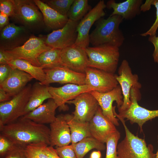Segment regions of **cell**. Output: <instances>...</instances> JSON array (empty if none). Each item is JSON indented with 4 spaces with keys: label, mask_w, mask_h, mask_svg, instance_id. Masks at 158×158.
I'll use <instances>...</instances> for the list:
<instances>
[{
    "label": "cell",
    "mask_w": 158,
    "mask_h": 158,
    "mask_svg": "<svg viewBox=\"0 0 158 158\" xmlns=\"http://www.w3.org/2000/svg\"><path fill=\"white\" fill-rule=\"evenodd\" d=\"M142 2V0H127L116 3L114 0H110L106 4V8L113 9L110 15H117L123 19L130 20L140 14Z\"/></svg>",
    "instance_id": "22"
},
{
    "label": "cell",
    "mask_w": 158,
    "mask_h": 158,
    "mask_svg": "<svg viewBox=\"0 0 158 158\" xmlns=\"http://www.w3.org/2000/svg\"><path fill=\"white\" fill-rule=\"evenodd\" d=\"M120 138V133L117 130L106 139V153L105 158H118L117 147Z\"/></svg>",
    "instance_id": "33"
},
{
    "label": "cell",
    "mask_w": 158,
    "mask_h": 158,
    "mask_svg": "<svg viewBox=\"0 0 158 158\" xmlns=\"http://www.w3.org/2000/svg\"><path fill=\"white\" fill-rule=\"evenodd\" d=\"M58 107L54 100L49 99L46 102L23 116L39 124H50L56 119L55 111Z\"/></svg>",
    "instance_id": "23"
},
{
    "label": "cell",
    "mask_w": 158,
    "mask_h": 158,
    "mask_svg": "<svg viewBox=\"0 0 158 158\" xmlns=\"http://www.w3.org/2000/svg\"><path fill=\"white\" fill-rule=\"evenodd\" d=\"M12 59L11 56L5 50L0 49V64H7Z\"/></svg>",
    "instance_id": "41"
},
{
    "label": "cell",
    "mask_w": 158,
    "mask_h": 158,
    "mask_svg": "<svg viewBox=\"0 0 158 158\" xmlns=\"http://www.w3.org/2000/svg\"><path fill=\"white\" fill-rule=\"evenodd\" d=\"M106 8L104 0H100L81 20L77 28V38L73 45L84 49L89 47L90 30L95 22L105 16Z\"/></svg>",
    "instance_id": "9"
},
{
    "label": "cell",
    "mask_w": 158,
    "mask_h": 158,
    "mask_svg": "<svg viewBox=\"0 0 158 158\" xmlns=\"http://www.w3.org/2000/svg\"><path fill=\"white\" fill-rule=\"evenodd\" d=\"M90 158H101V154L100 151H93L91 154Z\"/></svg>",
    "instance_id": "46"
},
{
    "label": "cell",
    "mask_w": 158,
    "mask_h": 158,
    "mask_svg": "<svg viewBox=\"0 0 158 158\" xmlns=\"http://www.w3.org/2000/svg\"><path fill=\"white\" fill-rule=\"evenodd\" d=\"M0 49L11 50L23 45L32 34L26 28L9 23L1 31Z\"/></svg>",
    "instance_id": "11"
},
{
    "label": "cell",
    "mask_w": 158,
    "mask_h": 158,
    "mask_svg": "<svg viewBox=\"0 0 158 158\" xmlns=\"http://www.w3.org/2000/svg\"><path fill=\"white\" fill-rule=\"evenodd\" d=\"M17 145L6 136L0 135V155L2 158L14 149Z\"/></svg>",
    "instance_id": "34"
},
{
    "label": "cell",
    "mask_w": 158,
    "mask_h": 158,
    "mask_svg": "<svg viewBox=\"0 0 158 158\" xmlns=\"http://www.w3.org/2000/svg\"><path fill=\"white\" fill-rule=\"evenodd\" d=\"M66 103L75 106V110L72 113L73 118L74 120L80 122H89L99 107L90 92L82 93Z\"/></svg>",
    "instance_id": "12"
},
{
    "label": "cell",
    "mask_w": 158,
    "mask_h": 158,
    "mask_svg": "<svg viewBox=\"0 0 158 158\" xmlns=\"http://www.w3.org/2000/svg\"><path fill=\"white\" fill-rule=\"evenodd\" d=\"M7 64L12 68L18 69L29 74L40 83L45 79L46 74L42 68L34 66L25 60L13 59Z\"/></svg>",
    "instance_id": "27"
},
{
    "label": "cell",
    "mask_w": 158,
    "mask_h": 158,
    "mask_svg": "<svg viewBox=\"0 0 158 158\" xmlns=\"http://www.w3.org/2000/svg\"><path fill=\"white\" fill-rule=\"evenodd\" d=\"M11 97L2 89L0 88V102H4L9 100Z\"/></svg>",
    "instance_id": "44"
},
{
    "label": "cell",
    "mask_w": 158,
    "mask_h": 158,
    "mask_svg": "<svg viewBox=\"0 0 158 158\" xmlns=\"http://www.w3.org/2000/svg\"><path fill=\"white\" fill-rule=\"evenodd\" d=\"M140 90L133 87L130 90L131 103L129 107L117 114L116 106H113V112L117 118H120L129 120L131 124L136 123L139 127L140 131L143 132L142 126L147 121L158 117V110H150L140 106L138 101L141 97Z\"/></svg>",
    "instance_id": "7"
},
{
    "label": "cell",
    "mask_w": 158,
    "mask_h": 158,
    "mask_svg": "<svg viewBox=\"0 0 158 158\" xmlns=\"http://www.w3.org/2000/svg\"><path fill=\"white\" fill-rule=\"evenodd\" d=\"M42 1L59 14L63 16H67L68 11L74 0Z\"/></svg>",
    "instance_id": "31"
},
{
    "label": "cell",
    "mask_w": 158,
    "mask_h": 158,
    "mask_svg": "<svg viewBox=\"0 0 158 158\" xmlns=\"http://www.w3.org/2000/svg\"><path fill=\"white\" fill-rule=\"evenodd\" d=\"M85 50L88 58L89 67L114 74L119 59V47L104 44L88 47Z\"/></svg>",
    "instance_id": "3"
},
{
    "label": "cell",
    "mask_w": 158,
    "mask_h": 158,
    "mask_svg": "<svg viewBox=\"0 0 158 158\" xmlns=\"http://www.w3.org/2000/svg\"><path fill=\"white\" fill-rule=\"evenodd\" d=\"M50 128L45 125L23 116L11 123L0 125V134L16 145L24 147L40 143L50 145Z\"/></svg>",
    "instance_id": "1"
},
{
    "label": "cell",
    "mask_w": 158,
    "mask_h": 158,
    "mask_svg": "<svg viewBox=\"0 0 158 158\" xmlns=\"http://www.w3.org/2000/svg\"><path fill=\"white\" fill-rule=\"evenodd\" d=\"M45 152L49 158H61L57 153L56 149L53 147L47 146L45 149Z\"/></svg>",
    "instance_id": "42"
},
{
    "label": "cell",
    "mask_w": 158,
    "mask_h": 158,
    "mask_svg": "<svg viewBox=\"0 0 158 158\" xmlns=\"http://www.w3.org/2000/svg\"><path fill=\"white\" fill-rule=\"evenodd\" d=\"M123 19L117 15L100 19L96 21L95 28L90 34V43L93 47L104 44L118 47L121 46L125 37L119 26Z\"/></svg>",
    "instance_id": "2"
},
{
    "label": "cell",
    "mask_w": 158,
    "mask_h": 158,
    "mask_svg": "<svg viewBox=\"0 0 158 158\" xmlns=\"http://www.w3.org/2000/svg\"><path fill=\"white\" fill-rule=\"evenodd\" d=\"M92 9L87 0H74L67 16L71 20L79 22Z\"/></svg>",
    "instance_id": "30"
},
{
    "label": "cell",
    "mask_w": 158,
    "mask_h": 158,
    "mask_svg": "<svg viewBox=\"0 0 158 158\" xmlns=\"http://www.w3.org/2000/svg\"><path fill=\"white\" fill-rule=\"evenodd\" d=\"M46 37H36L32 34L22 46L5 51L12 59H23L34 66L40 67L37 61L38 57L43 52L52 48L46 44Z\"/></svg>",
    "instance_id": "8"
},
{
    "label": "cell",
    "mask_w": 158,
    "mask_h": 158,
    "mask_svg": "<svg viewBox=\"0 0 158 158\" xmlns=\"http://www.w3.org/2000/svg\"><path fill=\"white\" fill-rule=\"evenodd\" d=\"M152 0H147L144 4L141 5L140 9L141 11L145 12L149 10L151 8Z\"/></svg>",
    "instance_id": "45"
},
{
    "label": "cell",
    "mask_w": 158,
    "mask_h": 158,
    "mask_svg": "<svg viewBox=\"0 0 158 158\" xmlns=\"http://www.w3.org/2000/svg\"><path fill=\"white\" fill-rule=\"evenodd\" d=\"M11 68L8 64H0V84L7 78Z\"/></svg>",
    "instance_id": "39"
},
{
    "label": "cell",
    "mask_w": 158,
    "mask_h": 158,
    "mask_svg": "<svg viewBox=\"0 0 158 158\" xmlns=\"http://www.w3.org/2000/svg\"><path fill=\"white\" fill-rule=\"evenodd\" d=\"M118 75L116 74V78L120 86L123 97L122 105L118 108V112L123 111L130 106V91L133 87L140 89L142 87L139 82L138 75L132 73V70L128 61L123 59L118 70Z\"/></svg>",
    "instance_id": "10"
},
{
    "label": "cell",
    "mask_w": 158,
    "mask_h": 158,
    "mask_svg": "<svg viewBox=\"0 0 158 158\" xmlns=\"http://www.w3.org/2000/svg\"><path fill=\"white\" fill-rule=\"evenodd\" d=\"M152 5H154L156 9V19L150 28L147 31L140 34V35L143 37L147 35L152 36L156 35L158 28V0H152Z\"/></svg>",
    "instance_id": "37"
},
{
    "label": "cell",
    "mask_w": 158,
    "mask_h": 158,
    "mask_svg": "<svg viewBox=\"0 0 158 158\" xmlns=\"http://www.w3.org/2000/svg\"><path fill=\"white\" fill-rule=\"evenodd\" d=\"M124 128L125 136L117 147L118 158H156L153 145H147L144 139L133 134L126 126L124 119L118 118Z\"/></svg>",
    "instance_id": "4"
},
{
    "label": "cell",
    "mask_w": 158,
    "mask_h": 158,
    "mask_svg": "<svg viewBox=\"0 0 158 158\" xmlns=\"http://www.w3.org/2000/svg\"><path fill=\"white\" fill-rule=\"evenodd\" d=\"M148 40L153 44L154 47L152 54L154 61L158 63V36L157 37L156 35L149 36Z\"/></svg>",
    "instance_id": "40"
},
{
    "label": "cell",
    "mask_w": 158,
    "mask_h": 158,
    "mask_svg": "<svg viewBox=\"0 0 158 158\" xmlns=\"http://www.w3.org/2000/svg\"><path fill=\"white\" fill-rule=\"evenodd\" d=\"M45 79L42 84L48 86L55 83L60 84H74L85 85V74L75 71L63 66L51 69H44Z\"/></svg>",
    "instance_id": "17"
},
{
    "label": "cell",
    "mask_w": 158,
    "mask_h": 158,
    "mask_svg": "<svg viewBox=\"0 0 158 158\" xmlns=\"http://www.w3.org/2000/svg\"><path fill=\"white\" fill-rule=\"evenodd\" d=\"M0 12L8 15L14 20L16 9L13 0H0Z\"/></svg>",
    "instance_id": "35"
},
{
    "label": "cell",
    "mask_w": 158,
    "mask_h": 158,
    "mask_svg": "<svg viewBox=\"0 0 158 158\" xmlns=\"http://www.w3.org/2000/svg\"><path fill=\"white\" fill-rule=\"evenodd\" d=\"M61 59L63 66L77 72L85 73L89 67L85 49L80 47L72 45L62 49Z\"/></svg>",
    "instance_id": "18"
},
{
    "label": "cell",
    "mask_w": 158,
    "mask_h": 158,
    "mask_svg": "<svg viewBox=\"0 0 158 158\" xmlns=\"http://www.w3.org/2000/svg\"><path fill=\"white\" fill-rule=\"evenodd\" d=\"M50 146L61 147L71 142L70 129L64 115L56 116L55 120L50 124Z\"/></svg>",
    "instance_id": "20"
},
{
    "label": "cell",
    "mask_w": 158,
    "mask_h": 158,
    "mask_svg": "<svg viewBox=\"0 0 158 158\" xmlns=\"http://www.w3.org/2000/svg\"><path fill=\"white\" fill-rule=\"evenodd\" d=\"M43 15L46 28L53 31L63 28L69 20L67 16L62 15L40 0H33Z\"/></svg>",
    "instance_id": "24"
},
{
    "label": "cell",
    "mask_w": 158,
    "mask_h": 158,
    "mask_svg": "<svg viewBox=\"0 0 158 158\" xmlns=\"http://www.w3.org/2000/svg\"><path fill=\"white\" fill-rule=\"evenodd\" d=\"M79 22L69 19L63 28L52 31L46 36V44L51 48L61 49L73 45L77 38Z\"/></svg>",
    "instance_id": "13"
},
{
    "label": "cell",
    "mask_w": 158,
    "mask_h": 158,
    "mask_svg": "<svg viewBox=\"0 0 158 158\" xmlns=\"http://www.w3.org/2000/svg\"><path fill=\"white\" fill-rule=\"evenodd\" d=\"M85 73V84L99 92L110 91L119 85L114 73L89 67Z\"/></svg>",
    "instance_id": "14"
},
{
    "label": "cell",
    "mask_w": 158,
    "mask_h": 158,
    "mask_svg": "<svg viewBox=\"0 0 158 158\" xmlns=\"http://www.w3.org/2000/svg\"><path fill=\"white\" fill-rule=\"evenodd\" d=\"M32 85H27L11 99L0 103V125L13 123L24 115Z\"/></svg>",
    "instance_id": "6"
},
{
    "label": "cell",
    "mask_w": 158,
    "mask_h": 158,
    "mask_svg": "<svg viewBox=\"0 0 158 158\" xmlns=\"http://www.w3.org/2000/svg\"><path fill=\"white\" fill-rule=\"evenodd\" d=\"M97 101L103 115L116 126H118V119L113 112V103L115 101L118 108L123 103V97L121 87L118 85L111 90L105 93H101L95 91L90 92Z\"/></svg>",
    "instance_id": "15"
},
{
    "label": "cell",
    "mask_w": 158,
    "mask_h": 158,
    "mask_svg": "<svg viewBox=\"0 0 158 158\" xmlns=\"http://www.w3.org/2000/svg\"><path fill=\"white\" fill-rule=\"evenodd\" d=\"M89 128L91 136L103 143L117 130L115 126L103 115L100 106L89 122Z\"/></svg>",
    "instance_id": "19"
},
{
    "label": "cell",
    "mask_w": 158,
    "mask_h": 158,
    "mask_svg": "<svg viewBox=\"0 0 158 158\" xmlns=\"http://www.w3.org/2000/svg\"><path fill=\"white\" fill-rule=\"evenodd\" d=\"M33 78L31 75L23 71L12 68L7 78L0 84V88L4 90L10 97H13Z\"/></svg>",
    "instance_id": "21"
},
{
    "label": "cell",
    "mask_w": 158,
    "mask_h": 158,
    "mask_svg": "<svg viewBox=\"0 0 158 158\" xmlns=\"http://www.w3.org/2000/svg\"><path fill=\"white\" fill-rule=\"evenodd\" d=\"M9 23V16L0 12V30L1 31Z\"/></svg>",
    "instance_id": "43"
},
{
    "label": "cell",
    "mask_w": 158,
    "mask_h": 158,
    "mask_svg": "<svg viewBox=\"0 0 158 158\" xmlns=\"http://www.w3.org/2000/svg\"><path fill=\"white\" fill-rule=\"evenodd\" d=\"M55 149L61 158H77L71 145L56 147Z\"/></svg>",
    "instance_id": "36"
},
{
    "label": "cell",
    "mask_w": 158,
    "mask_h": 158,
    "mask_svg": "<svg viewBox=\"0 0 158 158\" xmlns=\"http://www.w3.org/2000/svg\"><path fill=\"white\" fill-rule=\"evenodd\" d=\"M64 117L69 125L72 144L78 142L84 138L91 136L89 122H80L74 120L73 115L66 114Z\"/></svg>",
    "instance_id": "26"
},
{
    "label": "cell",
    "mask_w": 158,
    "mask_h": 158,
    "mask_svg": "<svg viewBox=\"0 0 158 158\" xmlns=\"http://www.w3.org/2000/svg\"><path fill=\"white\" fill-rule=\"evenodd\" d=\"M25 147L17 145L2 158H27Z\"/></svg>",
    "instance_id": "38"
},
{
    "label": "cell",
    "mask_w": 158,
    "mask_h": 158,
    "mask_svg": "<svg viewBox=\"0 0 158 158\" xmlns=\"http://www.w3.org/2000/svg\"><path fill=\"white\" fill-rule=\"evenodd\" d=\"M48 90L53 99L60 110L66 111L68 109L66 105L69 101L75 98L80 94L90 92L94 90L87 85H78L69 83L59 87L48 86Z\"/></svg>",
    "instance_id": "16"
},
{
    "label": "cell",
    "mask_w": 158,
    "mask_h": 158,
    "mask_svg": "<svg viewBox=\"0 0 158 158\" xmlns=\"http://www.w3.org/2000/svg\"><path fill=\"white\" fill-rule=\"evenodd\" d=\"M71 145L77 158H83L87 153L93 149L102 151L106 148L104 143L92 136L85 138L77 143Z\"/></svg>",
    "instance_id": "28"
},
{
    "label": "cell",
    "mask_w": 158,
    "mask_h": 158,
    "mask_svg": "<svg viewBox=\"0 0 158 158\" xmlns=\"http://www.w3.org/2000/svg\"><path fill=\"white\" fill-rule=\"evenodd\" d=\"M61 50L52 48L41 54L37 58L40 66L49 69L63 66L61 59Z\"/></svg>",
    "instance_id": "29"
},
{
    "label": "cell",
    "mask_w": 158,
    "mask_h": 158,
    "mask_svg": "<svg viewBox=\"0 0 158 158\" xmlns=\"http://www.w3.org/2000/svg\"><path fill=\"white\" fill-rule=\"evenodd\" d=\"M13 1L16 9L15 21L31 33H39L46 29L42 13L33 0Z\"/></svg>",
    "instance_id": "5"
},
{
    "label": "cell",
    "mask_w": 158,
    "mask_h": 158,
    "mask_svg": "<svg viewBox=\"0 0 158 158\" xmlns=\"http://www.w3.org/2000/svg\"><path fill=\"white\" fill-rule=\"evenodd\" d=\"M157 139H158V141H157V142H158V135H157ZM156 158H158V150H157V152L156 154Z\"/></svg>",
    "instance_id": "47"
},
{
    "label": "cell",
    "mask_w": 158,
    "mask_h": 158,
    "mask_svg": "<svg viewBox=\"0 0 158 158\" xmlns=\"http://www.w3.org/2000/svg\"><path fill=\"white\" fill-rule=\"evenodd\" d=\"M48 146L44 143L30 144L25 147L27 158H49L46 152V147Z\"/></svg>",
    "instance_id": "32"
},
{
    "label": "cell",
    "mask_w": 158,
    "mask_h": 158,
    "mask_svg": "<svg viewBox=\"0 0 158 158\" xmlns=\"http://www.w3.org/2000/svg\"><path fill=\"white\" fill-rule=\"evenodd\" d=\"M47 86L36 82L32 86L30 96L25 109L24 115L42 104L47 99H52Z\"/></svg>",
    "instance_id": "25"
}]
</instances>
